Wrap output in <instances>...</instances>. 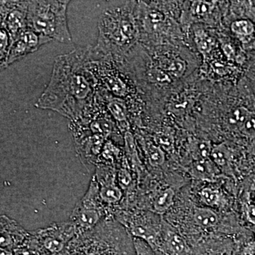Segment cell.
<instances>
[{
  "instance_id": "obj_3",
  "label": "cell",
  "mask_w": 255,
  "mask_h": 255,
  "mask_svg": "<svg viewBox=\"0 0 255 255\" xmlns=\"http://www.w3.org/2000/svg\"><path fill=\"white\" fill-rule=\"evenodd\" d=\"M127 237L114 219L77 235L58 255H128Z\"/></svg>"
},
{
  "instance_id": "obj_10",
  "label": "cell",
  "mask_w": 255,
  "mask_h": 255,
  "mask_svg": "<svg viewBox=\"0 0 255 255\" xmlns=\"http://www.w3.org/2000/svg\"><path fill=\"white\" fill-rule=\"evenodd\" d=\"M217 166L211 158L194 160L189 168V174L198 180L214 181L217 175Z\"/></svg>"
},
{
  "instance_id": "obj_7",
  "label": "cell",
  "mask_w": 255,
  "mask_h": 255,
  "mask_svg": "<svg viewBox=\"0 0 255 255\" xmlns=\"http://www.w3.org/2000/svg\"><path fill=\"white\" fill-rule=\"evenodd\" d=\"M52 41L50 38L28 28L11 45L5 68L23 59L26 55L34 53L43 45Z\"/></svg>"
},
{
  "instance_id": "obj_18",
  "label": "cell",
  "mask_w": 255,
  "mask_h": 255,
  "mask_svg": "<svg viewBox=\"0 0 255 255\" xmlns=\"http://www.w3.org/2000/svg\"><path fill=\"white\" fill-rule=\"evenodd\" d=\"M211 159L218 167H225L231 159V151L225 143L213 147Z\"/></svg>"
},
{
  "instance_id": "obj_27",
  "label": "cell",
  "mask_w": 255,
  "mask_h": 255,
  "mask_svg": "<svg viewBox=\"0 0 255 255\" xmlns=\"http://www.w3.org/2000/svg\"><path fill=\"white\" fill-rule=\"evenodd\" d=\"M133 245L136 255H155L153 249L143 240L134 238Z\"/></svg>"
},
{
  "instance_id": "obj_22",
  "label": "cell",
  "mask_w": 255,
  "mask_h": 255,
  "mask_svg": "<svg viewBox=\"0 0 255 255\" xmlns=\"http://www.w3.org/2000/svg\"><path fill=\"white\" fill-rule=\"evenodd\" d=\"M199 196L204 204L211 207L219 206L222 199L219 191L211 187H205L201 189Z\"/></svg>"
},
{
  "instance_id": "obj_1",
  "label": "cell",
  "mask_w": 255,
  "mask_h": 255,
  "mask_svg": "<svg viewBox=\"0 0 255 255\" xmlns=\"http://www.w3.org/2000/svg\"><path fill=\"white\" fill-rule=\"evenodd\" d=\"M89 46L55 58L48 86L35 107L70 119L81 118L94 103L97 84L87 67Z\"/></svg>"
},
{
  "instance_id": "obj_32",
  "label": "cell",
  "mask_w": 255,
  "mask_h": 255,
  "mask_svg": "<svg viewBox=\"0 0 255 255\" xmlns=\"http://www.w3.org/2000/svg\"><path fill=\"white\" fill-rule=\"evenodd\" d=\"M222 255V254L219 255H219Z\"/></svg>"
},
{
  "instance_id": "obj_19",
  "label": "cell",
  "mask_w": 255,
  "mask_h": 255,
  "mask_svg": "<svg viewBox=\"0 0 255 255\" xmlns=\"http://www.w3.org/2000/svg\"><path fill=\"white\" fill-rule=\"evenodd\" d=\"M145 78L147 81L155 85H165L172 82L170 75L158 66L149 68L145 73Z\"/></svg>"
},
{
  "instance_id": "obj_23",
  "label": "cell",
  "mask_w": 255,
  "mask_h": 255,
  "mask_svg": "<svg viewBox=\"0 0 255 255\" xmlns=\"http://www.w3.org/2000/svg\"><path fill=\"white\" fill-rule=\"evenodd\" d=\"M215 1H194L191 5V11L197 16H207L214 11Z\"/></svg>"
},
{
  "instance_id": "obj_6",
  "label": "cell",
  "mask_w": 255,
  "mask_h": 255,
  "mask_svg": "<svg viewBox=\"0 0 255 255\" xmlns=\"http://www.w3.org/2000/svg\"><path fill=\"white\" fill-rule=\"evenodd\" d=\"M29 1H1L0 25L11 36L13 43L28 28Z\"/></svg>"
},
{
  "instance_id": "obj_15",
  "label": "cell",
  "mask_w": 255,
  "mask_h": 255,
  "mask_svg": "<svg viewBox=\"0 0 255 255\" xmlns=\"http://www.w3.org/2000/svg\"><path fill=\"white\" fill-rule=\"evenodd\" d=\"M158 67L167 72L171 77L179 78L182 76L185 71L186 63L180 58H163L159 60Z\"/></svg>"
},
{
  "instance_id": "obj_17",
  "label": "cell",
  "mask_w": 255,
  "mask_h": 255,
  "mask_svg": "<svg viewBox=\"0 0 255 255\" xmlns=\"http://www.w3.org/2000/svg\"><path fill=\"white\" fill-rule=\"evenodd\" d=\"M145 154L149 163L152 167H159L165 162V153L157 144L152 142L146 144Z\"/></svg>"
},
{
  "instance_id": "obj_13",
  "label": "cell",
  "mask_w": 255,
  "mask_h": 255,
  "mask_svg": "<svg viewBox=\"0 0 255 255\" xmlns=\"http://www.w3.org/2000/svg\"><path fill=\"white\" fill-rule=\"evenodd\" d=\"M174 191L172 188H167L161 191L154 199L152 209L155 213L163 214L167 212L174 204Z\"/></svg>"
},
{
  "instance_id": "obj_24",
  "label": "cell",
  "mask_w": 255,
  "mask_h": 255,
  "mask_svg": "<svg viewBox=\"0 0 255 255\" xmlns=\"http://www.w3.org/2000/svg\"><path fill=\"white\" fill-rule=\"evenodd\" d=\"M231 30L233 33L239 36H251L255 31V26L248 20H239L234 21L231 25Z\"/></svg>"
},
{
  "instance_id": "obj_29",
  "label": "cell",
  "mask_w": 255,
  "mask_h": 255,
  "mask_svg": "<svg viewBox=\"0 0 255 255\" xmlns=\"http://www.w3.org/2000/svg\"><path fill=\"white\" fill-rule=\"evenodd\" d=\"M243 130L247 135H254L255 134V114L251 113L245 124H243Z\"/></svg>"
},
{
  "instance_id": "obj_16",
  "label": "cell",
  "mask_w": 255,
  "mask_h": 255,
  "mask_svg": "<svg viewBox=\"0 0 255 255\" xmlns=\"http://www.w3.org/2000/svg\"><path fill=\"white\" fill-rule=\"evenodd\" d=\"M213 147L209 140H195L190 142L191 153L194 160L211 158Z\"/></svg>"
},
{
  "instance_id": "obj_28",
  "label": "cell",
  "mask_w": 255,
  "mask_h": 255,
  "mask_svg": "<svg viewBox=\"0 0 255 255\" xmlns=\"http://www.w3.org/2000/svg\"><path fill=\"white\" fill-rule=\"evenodd\" d=\"M117 178H118L119 186L124 190L127 189L131 184V174L129 172L128 168H127V167H125V166L122 167L120 170L119 171L118 177Z\"/></svg>"
},
{
  "instance_id": "obj_21",
  "label": "cell",
  "mask_w": 255,
  "mask_h": 255,
  "mask_svg": "<svg viewBox=\"0 0 255 255\" xmlns=\"http://www.w3.org/2000/svg\"><path fill=\"white\" fill-rule=\"evenodd\" d=\"M195 42L198 50L203 55L209 53L214 47L212 38L203 30L195 32Z\"/></svg>"
},
{
  "instance_id": "obj_2",
  "label": "cell",
  "mask_w": 255,
  "mask_h": 255,
  "mask_svg": "<svg viewBox=\"0 0 255 255\" xmlns=\"http://www.w3.org/2000/svg\"><path fill=\"white\" fill-rule=\"evenodd\" d=\"M128 5L110 6L99 20V34L94 49L120 62L124 53L136 41L139 28Z\"/></svg>"
},
{
  "instance_id": "obj_30",
  "label": "cell",
  "mask_w": 255,
  "mask_h": 255,
  "mask_svg": "<svg viewBox=\"0 0 255 255\" xmlns=\"http://www.w3.org/2000/svg\"><path fill=\"white\" fill-rule=\"evenodd\" d=\"M247 219L252 224L255 225V206L247 205L246 207Z\"/></svg>"
},
{
  "instance_id": "obj_26",
  "label": "cell",
  "mask_w": 255,
  "mask_h": 255,
  "mask_svg": "<svg viewBox=\"0 0 255 255\" xmlns=\"http://www.w3.org/2000/svg\"><path fill=\"white\" fill-rule=\"evenodd\" d=\"M154 140L162 150H171L173 148L174 138L168 133L157 132L154 136Z\"/></svg>"
},
{
  "instance_id": "obj_5",
  "label": "cell",
  "mask_w": 255,
  "mask_h": 255,
  "mask_svg": "<svg viewBox=\"0 0 255 255\" xmlns=\"http://www.w3.org/2000/svg\"><path fill=\"white\" fill-rule=\"evenodd\" d=\"M108 210L101 199L98 182L93 176L88 190L70 216V222L75 226L77 235L93 229L103 221L112 220Z\"/></svg>"
},
{
  "instance_id": "obj_11",
  "label": "cell",
  "mask_w": 255,
  "mask_h": 255,
  "mask_svg": "<svg viewBox=\"0 0 255 255\" xmlns=\"http://www.w3.org/2000/svg\"><path fill=\"white\" fill-rule=\"evenodd\" d=\"M164 241L166 247L172 255H187V245L180 235L169 230L166 231Z\"/></svg>"
},
{
  "instance_id": "obj_4",
  "label": "cell",
  "mask_w": 255,
  "mask_h": 255,
  "mask_svg": "<svg viewBox=\"0 0 255 255\" xmlns=\"http://www.w3.org/2000/svg\"><path fill=\"white\" fill-rule=\"evenodd\" d=\"M69 3L70 1H29L28 28L53 41L71 44L73 38L67 14Z\"/></svg>"
},
{
  "instance_id": "obj_8",
  "label": "cell",
  "mask_w": 255,
  "mask_h": 255,
  "mask_svg": "<svg viewBox=\"0 0 255 255\" xmlns=\"http://www.w3.org/2000/svg\"><path fill=\"white\" fill-rule=\"evenodd\" d=\"M30 236L21 226L5 216H1V251L11 252L24 246Z\"/></svg>"
},
{
  "instance_id": "obj_25",
  "label": "cell",
  "mask_w": 255,
  "mask_h": 255,
  "mask_svg": "<svg viewBox=\"0 0 255 255\" xmlns=\"http://www.w3.org/2000/svg\"><path fill=\"white\" fill-rule=\"evenodd\" d=\"M251 113L252 112L247 110L245 107H238V108L233 111L232 114L230 116V123L233 124V125L239 126V127H242Z\"/></svg>"
},
{
  "instance_id": "obj_12",
  "label": "cell",
  "mask_w": 255,
  "mask_h": 255,
  "mask_svg": "<svg viewBox=\"0 0 255 255\" xmlns=\"http://www.w3.org/2000/svg\"><path fill=\"white\" fill-rule=\"evenodd\" d=\"M193 216L196 224L202 228H213L219 223V216L209 208H195Z\"/></svg>"
},
{
  "instance_id": "obj_31",
  "label": "cell",
  "mask_w": 255,
  "mask_h": 255,
  "mask_svg": "<svg viewBox=\"0 0 255 255\" xmlns=\"http://www.w3.org/2000/svg\"><path fill=\"white\" fill-rule=\"evenodd\" d=\"M223 50L224 52L225 55H226L227 58H229V59H233L235 56V51L234 49L232 46L230 44H225L224 46H223Z\"/></svg>"
},
{
  "instance_id": "obj_14",
  "label": "cell",
  "mask_w": 255,
  "mask_h": 255,
  "mask_svg": "<svg viewBox=\"0 0 255 255\" xmlns=\"http://www.w3.org/2000/svg\"><path fill=\"white\" fill-rule=\"evenodd\" d=\"M124 143L128 163L130 164L132 168H140L141 162L137 153L135 140L133 135L129 130L124 133Z\"/></svg>"
},
{
  "instance_id": "obj_20",
  "label": "cell",
  "mask_w": 255,
  "mask_h": 255,
  "mask_svg": "<svg viewBox=\"0 0 255 255\" xmlns=\"http://www.w3.org/2000/svg\"><path fill=\"white\" fill-rule=\"evenodd\" d=\"M13 41L11 36L4 28L0 26V67L1 70L5 69L6 60Z\"/></svg>"
},
{
  "instance_id": "obj_9",
  "label": "cell",
  "mask_w": 255,
  "mask_h": 255,
  "mask_svg": "<svg viewBox=\"0 0 255 255\" xmlns=\"http://www.w3.org/2000/svg\"><path fill=\"white\" fill-rule=\"evenodd\" d=\"M97 93L117 124V127L121 129L128 127V108L125 100L114 97L99 88L97 89Z\"/></svg>"
}]
</instances>
